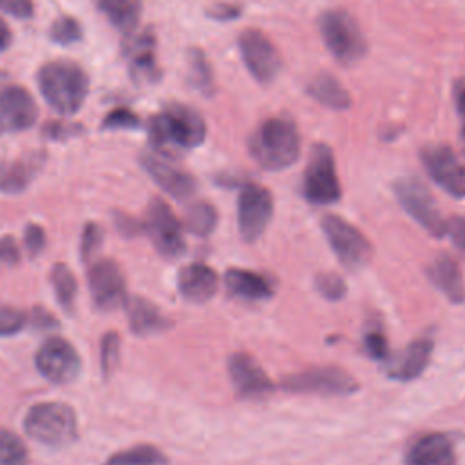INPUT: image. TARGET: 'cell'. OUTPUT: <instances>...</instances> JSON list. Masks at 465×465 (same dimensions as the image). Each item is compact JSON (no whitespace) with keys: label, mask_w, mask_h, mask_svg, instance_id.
<instances>
[{"label":"cell","mask_w":465,"mask_h":465,"mask_svg":"<svg viewBox=\"0 0 465 465\" xmlns=\"http://www.w3.org/2000/svg\"><path fill=\"white\" fill-rule=\"evenodd\" d=\"M36 118V102L22 85H7L0 91V134L25 131Z\"/></svg>","instance_id":"2e32d148"},{"label":"cell","mask_w":465,"mask_h":465,"mask_svg":"<svg viewBox=\"0 0 465 465\" xmlns=\"http://www.w3.org/2000/svg\"><path fill=\"white\" fill-rule=\"evenodd\" d=\"M272 196L260 183H243L238 194V231L245 242L258 240L272 218Z\"/></svg>","instance_id":"30bf717a"},{"label":"cell","mask_w":465,"mask_h":465,"mask_svg":"<svg viewBox=\"0 0 465 465\" xmlns=\"http://www.w3.org/2000/svg\"><path fill=\"white\" fill-rule=\"evenodd\" d=\"M307 93L316 102L331 109H347L351 105V94L347 89L332 74L327 73L314 76L307 85Z\"/></svg>","instance_id":"4316f807"},{"label":"cell","mask_w":465,"mask_h":465,"mask_svg":"<svg viewBox=\"0 0 465 465\" xmlns=\"http://www.w3.org/2000/svg\"><path fill=\"white\" fill-rule=\"evenodd\" d=\"M36 82L45 102L60 114H74L89 93V76L76 62L51 60L38 69Z\"/></svg>","instance_id":"3957f363"},{"label":"cell","mask_w":465,"mask_h":465,"mask_svg":"<svg viewBox=\"0 0 465 465\" xmlns=\"http://www.w3.org/2000/svg\"><path fill=\"white\" fill-rule=\"evenodd\" d=\"M29 438L47 447H64L76 440L78 421L74 411L62 401H42L29 407L24 418Z\"/></svg>","instance_id":"277c9868"},{"label":"cell","mask_w":465,"mask_h":465,"mask_svg":"<svg viewBox=\"0 0 465 465\" xmlns=\"http://www.w3.org/2000/svg\"><path fill=\"white\" fill-rule=\"evenodd\" d=\"M363 349L374 360H387L389 358L387 338L378 329H372V331L365 332V336H363Z\"/></svg>","instance_id":"f35d334b"},{"label":"cell","mask_w":465,"mask_h":465,"mask_svg":"<svg viewBox=\"0 0 465 465\" xmlns=\"http://www.w3.org/2000/svg\"><path fill=\"white\" fill-rule=\"evenodd\" d=\"M165 456L153 445H136L113 454L104 465H165Z\"/></svg>","instance_id":"f546056e"},{"label":"cell","mask_w":465,"mask_h":465,"mask_svg":"<svg viewBox=\"0 0 465 465\" xmlns=\"http://www.w3.org/2000/svg\"><path fill=\"white\" fill-rule=\"evenodd\" d=\"M49 38L60 45H71L82 40V25L73 16H60L53 22L49 29Z\"/></svg>","instance_id":"836d02e7"},{"label":"cell","mask_w":465,"mask_h":465,"mask_svg":"<svg viewBox=\"0 0 465 465\" xmlns=\"http://www.w3.org/2000/svg\"><path fill=\"white\" fill-rule=\"evenodd\" d=\"M89 291L100 311H114L127 302L125 280L120 267L113 260H98L87 272Z\"/></svg>","instance_id":"9a60e30c"},{"label":"cell","mask_w":465,"mask_h":465,"mask_svg":"<svg viewBox=\"0 0 465 465\" xmlns=\"http://www.w3.org/2000/svg\"><path fill=\"white\" fill-rule=\"evenodd\" d=\"M322 229L331 249L347 269H360L371 260L372 247L369 240L347 220L336 214H325L322 218Z\"/></svg>","instance_id":"9c48e42d"},{"label":"cell","mask_w":465,"mask_h":465,"mask_svg":"<svg viewBox=\"0 0 465 465\" xmlns=\"http://www.w3.org/2000/svg\"><path fill=\"white\" fill-rule=\"evenodd\" d=\"M125 305H127L129 325L134 334L147 336L169 327V320L149 300L142 296H133V298H127Z\"/></svg>","instance_id":"cb8c5ba5"},{"label":"cell","mask_w":465,"mask_h":465,"mask_svg":"<svg viewBox=\"0 0 465 465\" xmlns=\"http://www.w3.org/2000/svg\"><path fill=\"white\" fill-rule=\"evenodd\" d=\"M205 133L203 118L182 104H171L149 120V142L163 156L198 147L205 140Z\"/></svg>","instance_id":"6da1fadb"},{"label":"cell","mask_w":465,"mask_h":465,"mask_svg":"<svg viewBox=\"0 0 465 465\" xmlns=\"http://www.w3.org/2000/svg\"><path fill=\"white\" fill-rule=\"evenodd\" d=\"M42 162V156L35 153L11 162H4L0 165V191L7 194L22 193L40 171Z\"/></svg>","instance_id":"603a6c76"},{"label":"cell","mask_w":465,"mask_h":465,"mask_svg":"<svg viewBox=\"0 0 465 465\" xmlns=\"http://www.w3.org/2000/svg\"><path fill=\"white\" fill-rule=\"evenodd\" d=\"M124 54L129 62L131 76L140 84H154L160 78L156 64V38L151 29L131 33L124 42Z\"/></svg>","instance_id":"ac0fdd59"},{"label":"cell","mask_w":465,"mask_h":465,"mask_svg":"<svg viewBox=\"0 0 465 465\" xmlns=\"http://www.w3.org/2000/svg\"><path fill=\"white\" fill-rule=\"evenodd\" d=\"M11 40H13L11 29H9V25L0 18V53L5 51V49L11 45Z\"/></svg>","instance_id":"681fc988"},{"label":"cell","mask_w":465,"mask_h":465,"mask_svg":"<svg viewBox=\"0 0 465 465\" xmlns=\"http://www.w3.org/2000/svg\"><path fill=\"white\" fill-rule=\"evenodd\" d=\"M73 127L71 125H62V124H53L45 129V134H49L51 138H62L64 134H71Z\"/></svg>","instance_id":"f907efd6"},{"label":"cell","mask_w":465,"mask_h":465,"mask_svg":"<svg viewBox=\"0 0 465 465\" xmlns=\"http://www.w3.org/2000/svg\"><path fill=\"white\" fill-rule=\"evenodd\" d=\"M0 465H27L24 441L5 429H0Z\"/></svg>","instance_id":"d6a6232c"},{"label":"cell","mask_w":465,"mask_h":465,"mask_svg":"<svg viewBox=\"0 0 465 465\" xmlns=\"http://www.w3.org/2000/svg\"><path fill=\"white\" fill-rule=\"evenodd\" d=\"M302 191L307 202L314 205H331L340 200L341 187L336 174L334 154L329 145L316 143L311 149Z\"/></svg>","instance_id":"8992f818"},{"label":"cell","mask_w":465,"mask_h":465,"mask_svg":"<svg viewBox=\"0 0 465 465\" xmlns=\"http://www.w3.org/2000/svg\"><path fill=\"white\" fill-rule=\"evenodd\" d=\"M430 354H432V340L418 338L389 360L387 372L394 380L411 381L425 371V367L430 361Z\"/></svg>","instance_id":"ffe728a7"},{"label":"cell","mask_w":465,"mask_h":465,"mask_svg":"<svg viewBox=\"0 0 465 465\" xmlns=\"http://www.w3.org/2000/svg\"><path fill=\"white\" fill-rule=\"evenodd\" d=\"M31 323L36 327V329H54L56 325V320L53 318V314L42 307H35L31 311Z\"/></svg>","instance_id":"bcb514c9"},{"label":"cell","mask_w":465,"mask_h":465,"mask_svg":"<svg viewBox=\"0 0 465 465\" xmlns=\"http://www.w3.org/2000/svg\"><path fill=\"white\" fill-rule=\"evenodd\" d=\"M51 283L53 291L56 294L58 303L65 309L71 311L74 298H76V280L71 272V269L65 263H54L51 269Z\"/></svg>","instance_id":"1f68e13d"},{"label":"cell","mask_w":465,"mask_h":465,"mask_svg":"<svg viewBox=\"0 0 465 465\" xmlns=\"http://www.w3.org/2000/svg\"><path fill=\"white\" fill-rule=\"evenodd\" d=\"M38 372L58 385L73 381L82 367L76 349L64 338H49L35 356Z\"/></svg>","instance_id":"4fadbf2b"},{"label":"cell","mask_w":465,"mask_h":465,"mask_svg":"<svg viewBox=\"0 0 465 465\" xmlns=\"http://www.w3.org/2000/svg\"><path fill=\"white\" fill-rule=\"evenodd\" d=\"M140 125V118L125 107H118L111 111L102 122L104 129H136Z\"/></svg>","instance_id":"74e56055"},{"label":"cell","mask_w":465,"mask_h":465,"mask_svg":"<svg viewBox=\"0 0 465 465\" xmlns=\"http://www.w3.org/2000/svg\"><path fill=\"white\" fill-rule=\"evenodd\" d=\"M318 27L325 47L340 64L351 65L365 56L367 40L358 22L345 9L323 11L320 15Z\"/></svg>","instance_id":"5b68a950"},{"label":"cell","mask_w":465,"mask_h":465,"mask_svg":"<svg viewBox=\"0 0 465 465\" xmlns=\"http://www.w3.org/2000/svg\"><path fill=\"white\" fill-rule=\"evenodd\" d=\"M429 176L454 198L465 196V167L449 145H427L420 153Z\"/></svg>","instance_id":"5bb4252c"},{"label":"cell","mask_w":465,"mask_h":465,"mask_svg":"<svg viewBox=\"0 0 465 465\" xmlns=\"http://www.w3.org/2000/svg\"><path fill=\"white\" fill-rule=\"evenodd\" d=\"M456 109L461 122V133L465 136V84L456 85Z\"/></svg>","instance_id":"c3c4849f"},{"label":"cell","mask_w":465,"mask_h":465,"mask_svg":"<svg viewBox=\"0 0 465 465\" xmlns=\"http://www.w3.org/2000/svg\"><path fill=\"white\" fill-rule=\"evenodd\" d=\"M238 47L251 76L260 84L272 82L282 69V56L276 45L260 29H245L238 36Z\"/></svg>","instance_id":"7c38bea8"},{"label":"cell","mask_w":465,"mask_h":465,"mask_svg":"<svg viewBox=\"0 0 465 465\" xmlns=\"http://www.w3.org/2000/svg\"><path fill=\"white\" fill-rule=\"evenodd\" d=\"M231 381L238 396L247 400L265 398L272 392L274 385L262 369V365L247 352H234L227 360Z\"/></svg>","instance_id":"e0dca14e"},{"label":"cell","mask_w":465,"mask_h":465,"mask_svg":"<svg viewBox=\"0 0 465 465\" xmlns=\"http://www.w3.org/2000/svg\"><path fill=\"white\" fill-rule=\"evenodd\" d=\"M118 358H120V336L116 332H105L100 345V367L104 376H109L116 369Z\"/></svg>","instance_id":"e575fe53"},{"label":"cell","mask_w":465,"mask_h":465,"mask_svg":"<svg viewBox=\"0 0 465 465\" xmlns=\"http://www.w3.org/2000/svg\"><path fill=\"white\" fill-rule=\"evenodd\" d=\"M114 223H116V227H118L125 236H134V234L140 232V223H138L134 218H131V216H125V214L116 213V214H114Z\"/></svg>","instance_id":"7dc6e473"},{"label":"cell","mask_w":465,"mask_h":465,"mask_svg":"<svg viewBox=\"0 0 465 465\" xmlns=\"http://www.w3.org/2000/svg\"><path fill=\"white\" fill-rule=\"evenodd\" d=\"M443 232L452 240L454 247L465 254V216H450L445 220Z\"/></svg>","instance_id":"60d3db41"},{"label":"cell","mask_w":465,"mask_h":465,"mask_svg":"<svg viewBox=\"0 0 465 465\" xmlns=\"http://www.w3.org/2000/svg\"><path fill=\"white\" fill-rule=\"evenodd\" d=\"M394 194L403 211L432 236H443L445 220L440 214L434 196L423 182L407 176L394 182Z\"/></svg>","instance_id":"ba28073f"},{"label":"cell","mask_w":465,"mask_h":465,"mask_svg":"<svg viewBox=\"0 0 465 465\" xmlns=\"http://www.w3.org/2000/svg\"><path fill=\"white\" fill-rule=\"evenodd\" d=\"M145 231L162 256L178 258L185 251L183 229L162 198H153L145 213Z\"/></svg>","instance_id":"8fae6325"},{"label":"cell","mask_w":465,"mask_h":465,"mask_svg":"<svg viewBox=\"0 0 465 465\" xmlns=\"http://www.w3.org/2000/svg\"><path fill=\"white\" fill-rule=\"evenodd\" d=\"M20 260V251L13 236L0 238V263L2 265H15Z\"/></svg>","instance_id":"f6af8a7d"},{"label":"cell","mask_w":465,"mask_h":465,"mask_svg":"<svg viewBox=\"0 0 465 465\" xmlns=\"http://www.w3.org/2000/svg\"><path fill=\"white\" fill-rule=\"evenodd\" d=\"M178 291L193 303L211 300L218 291V274L205 263H189L178 272Z\"/></svg>","instance_id":"7402d4cb"},{"label":"cell","mask_w":465,"mask_h":465,"mask_svg":"<svg viewBox=\"0 0 465 465\" xmlns=\"http://www.w3.org/2000/svg\"><path fill=\"white\" fill-rule=\"evenodd\" d=\"M314 283H316V289L320 291V294L327 300H341L347 292V285H345L343 278L334 272L318 274Z\"/></svg>","instance_id":"d590c367"},{"label":"cell","mask_w":465,"mask_h":465,"mask_svg":"<svg viewBox=\"0 0 465 465\" xmlns=\"http://www.w3.org/2000/svg\"><path fill=\"white\" fill-rule=\"evenodd\" d=\"M24 245L31 256H36L45 247V232L40 225L29 223L24 231Z\"/></svg>","instance_id":"b9f144b4"},{"label":"cell","mask_w":465,"mask_h":465,"mask_svg":"<svg viewBox=\"0 0 465 465\" xmlns=\"http://www.w3.org/2000/svg\"><path fill=\"white\" fill-rule=\"evenodd\" d=\"M405 465H456L454 445L441 432L425 434L407 450Z\"/></svg>","instance_id":"44dd1931"},{"label":"cell","mask_w":465,"mask_h":465,"mask_svg":"<svg viewBox=\"0 0 465 465\" xmlns=\"http://www.w3.org/2000/svg\"><path fill=\"white\" fill-rule=\"evenodd\" d=\"M282 389L294 394L347 396L358 391V381L340 367H314L285 376Z\"/></svg>","instance_id":"52a82bcc"},{"label":"cell","mask_w":465,"mask_h":465,"mask_svg":"<svg viewBox=\"0 0 465 465\" xmlns=\"http://www.w3.org/2000/svg\"><path fill=\"white\" fill-rule=\"evenodd\" d=\"M102 245V231L96 223H85L84 232H82V240H80V252L84 260H89L98 247Z\"/></svg>","instance_id":"ab89813d"},{"label":"cell","mask_w":465,"mask_h":465,"mask_svg":"<svg viewBox=\"0 0 465 465\" xmlns=\"http://www.w3.org/2000/svg\"><path fill=\"white\" fill-rule=\"evenodd\" d=\"M225 287L231 294L245 300H263L272 294V285L263 274L245 269H229L225 272Z\"/></svg>","instance_id":"484cf974"},{"label":"cell","mask_w":465,"mask_h":465,"mask_svg":"<svg viewBox=\"0 0 465 465\" xmlns=\"http://www.w3.org/2000/svg\"><path fill=\"white\" fill-rule=\"evenodd\" d=\"M140 163L147 171V174L167 194H171L176 200L189 198L194 193V189H196V182H194V178L189 173L178 169L176 165H173L171 162L162 158L160 154L145 153V154L140 156Z\"/></svg>","instance_id":"d6986e66"},{"label":"cell","mask_w":465,"mask_h":465,"mask_svg":"<svg viewBox=\"0 0 465 465\" xmlns=\"http://www.w3.org/2000/svg\"><path fill=\"white\" fill-rule=\"evenodd\" d=\"M427 274L430 282L450 300V302H461L465 296L463 287V276L460 271V265L454 258L447 254H440L427 269Z\"/></svg>","instance_id":"d4e9b609"},{"label":"cell","mask_w":465,"mask_h":465,"mask_svg":"<svg viewBox=\"0 0 465 465\" xmlns=\"http://www.w3.org/2000/svg\"><path fill=\"white\" fill-rule=\"evenodd\" d=\"M25 325V314L18 307L0 303V336H11Z\"/></svg>","instance_id":"8d00e7d4"},{"label":"cell","mask_w":465,"mask_h":465,"mask_svg":"<svg viewBox=\"0 0 465 465\" xmlns=\"http://www.w3.org/2000/svg\"><path fill=\"white\" fill-rule=\"evenodd\" d=\"M218 222L216 209L207 202H196L189 205L185 213V227L196 236H207L214 231Z\"/></svg>","instance_id":"4dcf8cb0"},{"label":"cell","mask_w":465,"mask_h":465,"mask_svg":"<svg viewBox=\"0 0 465 465\" xmlns=\"http://www.w3.org/2000/svg\"><path fill=\"white\" fill-rule=\"evenodd\" d=\"M189 82L191 85L200 91L205 96H211L214 93V78L211 65L207 62V56L202 49L193 47L189 49Z\"/></svg>","instance_id":"f1b7e54d"},{"label":"cell","mask_w":465,"mask_h":465,"mask_svg":"<svg viewBox=\"0 0 465 465\" xmlns=\"http://www.w3.org/2000/svg\"><path fill=\"white\" fill-rule=\"evenodd\" d=\"M249 153L265 171L291 167L300 156V133L289 116L263 120L249 138Z\"/></svg>","instance_id":"7a4b0ae2"},{"label":"cell","mask_w":465,"mask_h":465,"mask_svg":"<svg viewBox=\"0 0 465 465\" xmlns=\"http://www.w3.org/2000/svg\"><path fill=\"white\" fill-rule=\"evenodd\" d=\"M240 13H242V7L236 4H231V2H218L207 9V16L220 20V22L234 20L240 16Z\"/></svg>","instance_id":"ee69618b"},{"label":"cell","mask_w":465,"mask_h":465,"mask_svg":"<svg viewBox=\"0 0 465 465\" xmlns=\"http://www.w3.org/2000/svg\"><path fill=\"white\" fill-rule=\"evenodd\" d=\"M0 11L16 18H31L33 0H0Z\"/></svg>","instance_id":"7bdbcfd3"},{"label":"cell","mask_w":465,"mask_h":465,"mask_svg":"<svg viewBox=\"0 0 465 465\" xmlns=\"http://www.w3.org/2000/svg\"><path fill=\"white\" fill-rule=\"evenodd\" d=\"M98 7L125 36L134 33L142 13L140 0H98Z\"/></svg>","instance_id":"83f0119b"}]
</instances>
